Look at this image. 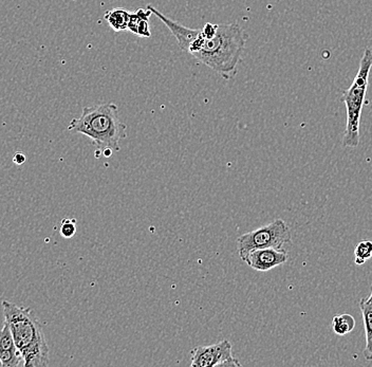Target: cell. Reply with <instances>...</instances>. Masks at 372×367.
<instances>
[{
	"mask_svg": "<svg viewBox=\"0 0 372 367\" xmlns=\"http://www.w3.org/2000/svg\"><path fill=\"white\" fill-rule=\"evenodd\" d=\"M147 9L169 29L182 50L193 55L196 60L218 73L225 81L234 78L247 43V36L241 25L217 23L216 32L207 37L203 31L191 29L168 19L154 6H148Z\"/></svg>",
	"mask_w": 372,
	"mask_h": 367,
	"instance_id": "1",
	"label": "cell"
},
{
	"mask_svg": "<svg viewBox=\"0 0 372 367\" xmlns=\"http://www.w3.org/2000/svg\"><path fill=\"white\" fill-rule=\"evenodd\" d=\"M3 317L9 325L14 342L27 367L49 365V346L43 335V326L32 309L3 302Z\"/></svg>",
	"mask_w": 372,
	"mask_h": 367,
	"instance_id": "2",
	"label": "cell"
},
{
	"mask_svg": "<svg viewBox=\"0 0 372 367\" xmlns=\"http://www.w3.org/2000/svg\"><path fill=\"white\" fill-rule=\"evenodd\" d=\"M68 130L90 138L102 153L120 151L121 140L127 137V125L121 121L118 107L112 103L83 108L81 116L71 120Z\"/></svg>",
	"mask_w": 372,
	"mask_h": 367,
	"instance_id": "3",
	"label": "cell"
},
{
	"mask_svg": "<svg viewBox=\"0 0 372 367\" xmlns=\"http://www.w3.org/2000/svg\"><path fill=\"white\" fill-rule=\"evenodd\" d=\"M372 69V50L366 48L360 62V68L351 86L343 94V101L347 110V125L344 135L345 147H358L360 145V124L362 110L367 94L370 71Z\"/></svg>",
	"mask_w": 372,
	"mask_h": 367,
	"instance_id": "4",
	"label": "cell"
},
{
	"mask_svg": "<svg viewBox=\"0 0 372 367\" xmlns=\"http://www.w3.org/2000/svg\"><path fill=\"white\" fill-rule=\"evenodd\" d=\"M292 242L290 227L282 219H276L267 226L245 233L237 240L239 258L257 249L273 248L285 250V247Z\"/></svg>",
	"mask_w": 372,
	"mask_h": 367,
	"instance_id": "5",
	"label": "cell"
},
{
	"mask_svg": "<svg viewBox=\"0 0 372 367\" xmlns=\"http://www.w3.org/2000/svg\"><path fill=\"white\" fill-rule=\"evenodd\" d=\"M191 360L192 367L241 366V363L233 357L231 343L227 340L196 347L192 350Z\"/></svg>",
	"mask_w": 372,
	"mask_h": 367,
	"instance_id": "6",
	"label": "cell"
},
{
	"mask_svg": "<svg viewBox=\"0 0 372 367\" xmlns=\"http://www.w3.org/2000/svg\"><path fill=\"white\" fill-rule=\"evenodd\" d=\"M288 258L286 250L265 248L249 252L241 260L256 271L268 272L278 266L285 265L288 262Z\"/></svg>",
	"mask_w": 372,
	"mask_h": 367,
	"instance_id": "7",
	"label": "cell"
},
{
	"mask_svg": "<svg viewBox=\"0 0 372 367\" xmlns=\"http://www.w3.org/2000/svg\"><path fill=\"white\" fill-rule=\"evenodd\" d=\"M0 362L3 367H17L23 364V357L14 342L9 325L3 323L0 329Z\"/></svg>",
	"mask_w": 372,
	"mask_h": 367,
	"instance_id": "8",
	"label": "cell"
},
{
	"mask_svg": "<svg viewBox=\"0 0 372 367\" xmlns=\"http://www.w3.org/2000/svg\"><path fill=\"white\" fill-rule=\"evenodd\" d=\"M152 14V11L148 9H138L136 12H130L128 31L143 39H149L152 36V32H150L148 21Z\"/></svg>",
	"mask_w": 372,
	"mask_h": 367,
	"instance_id": "9",
	"label": "cell"
},
{
	"mask_svg": "<svg viewBox=\"0 0 372 367\" xmlns=\"http://www.w3.org/2000/svg\"><path fill=\"white\" fill-rule=\"evenodd\" d=\"M360 307L365 327L366 346L364 349V357L366 360L372 361V303L367 297H364L360 302Z\"/></svg>",
	"mask_w": 372,
	"mask_h": 367,
	"instance_id": "10",
	"label": "cell"
},
{
	"mask_svg": "<svg viewBox=\"0 0 372 367\" xmlns=\"http://www.w3.org/2000/svg\"><path fill=\"white\" fill-rule=\"evenodd\" d=\"M130 12L122 8H114L108 10L105 13L104 19L110 25L112 30L116 32L128 30V21H130Z\"/></svg>",
	"mask_w": 372,
	"mask_h": 367,
	"instance_id": "11",
	"label": "cell"
},
{
	"mask_svg": "<svg viewBox=\"0 0 372 367\" xmlns=\"http://www.w3.org/2000/svg\"><path fill=\"white\" fill-rule=\"evenodd\" d=\"M355 327V319L348 313L335 315L332 317V329L338 335H346Z\"/></svg>",
	"mask_w": 372,
	"mask_h": 367,
	"instance_id": "12",
	"label": "cell"
},
{
	"mask_svg": "<svg viewBox=\"0 0 372 367\" xmlns=\"http://www.w3.org/2000/svg\"><path fill=\"white\" fill-rule=\"evenodd\" d=\"M354 256H355V264L358 266L364 265L367 260H371V240H364L360 242L354 249Z\"/></svg>",
	"mask_w": 372,
	"mask_h": 367,
	"instance_id": "13",
	"label": "cell"
},
{
	"mask_svg": "<svg viewBox=\"0 0 372 367\" xmlns=\"http://www.w3.org/2000/svg\"><path fill=\"white\" fill-rule=\"evenodd\" d=\"M76 233V220L75 219L64 218L61 220V235L64 238H71Z\"/></svg>",
	"mask_w": 372,
	"mask_h": 367,
	"instance_id": "14",
	"label": "cell"
},
{
	"mask_svg": "<svg viewBox=\"0 0 372 367\" xmlns=\"http://www.w3.org/2000/svg\"><path fill=\"white\" fill-rule=\"evenodd\" d=\"M27 161V157H25L23 153H17L14 155L13 162L17 165H23V163Z\"/></svg>",
	"mask_w": 372,
	"mask_h": 367,
	"instance_id": "15",
	"label": "cell"
},
{
	"mask_svg": "<svg viewBox=\"0 0 372 367\" xmlns=\"http://www.w3.org/2000/svg\"><path fill=\"white\" fill-rule=\"evenodd\" d=\"M368 300H369L370 302L372 303V287H371V293H370L369 297H367Z\"/></svg>",
	"mask_w": 372,
	"mask_h": 367,
	"instance_id": "16",
	"label": "cell"
},
{
	"mask_svg": "<svg viewBox=\"0 0 372 367\" xmlns=\"http://www.w3.org/2000/svg\"><path fill=\"white\" fill-rule=\"evenodd\" d=\"M3 366V364H1V362H0V367Z\"/></svg>",
	"mask_w": 372,
	"mask_h": 367,
	"instance_id": "17",
	"label": "cell"
}]
</instances>
